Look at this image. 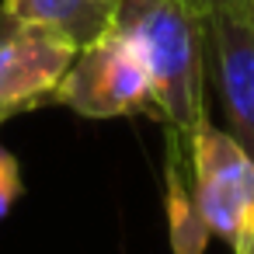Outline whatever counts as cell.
Returning a JSON list of instances; mask_svg holds the SVG:
<instances>
[{"instance_id":"cell-4","label":"cell","mask_w":254,"mask_h":254,"mask_svg":"<svg viewBox=\"0 0 254 254\" xmlns=\"http://www.w3.org/2000/svg\"><path fill=\"white\" fill-rule=\"evenodd\" d=\"M205 25V80L223 108L226 132L254 160V14L212 11Z\"/></svg>"},{"instance_id":"cell-3","label":"cell","mask_w":254,"mask_h":254,"mask_svg":"<svg viewBox=\"0 0 254 254\" xmlns=\"http://www.w3.org/2000/svg\"><path fill=\"white\" fill-rule=\"evenodd\" d=\"M188 143V181L191 198L209 226L233 254L254 247V160L226 132L205 122Z\"/></svg>"},{"instance_id":"cell-5","label":"cell","mask_w":254,"mask_h":254,"mask_svg":"<svg viewBox=\"0 0 254 254\" xmlns=\"http://www.w3.org/2000/svg\"><path fill=\"white\" fill-rule=\"evenodd\" d=\"M73 56L77 46L56 32L0 18V122L56 105L60 80Z\"/></svg>"},{"instance_id":"cell-2","label":"cell","mask_w":254,"mask_h":254,"mask_svg":"<svg viewBox=\"0 0 254 254\" xmlns=\"http://www.w3.org/2000/svg\"><path fill=\"white\" fill-rule=\"evenodd\" d=\"M56 105L84 119H129L143 115L160 122V105L153 94V80L136 42L112 28L101 39L77 49L70 70L60 80Z\"/></svg>"},{"instance_id":"cell-7","label":"cell","mask_w":254,"mask_h":254,"mask_svg":"<svg viewBox=\"0 0 254 254\" xmlns=\"http://www.w3.org/2000/svg\"><path fill=\"white\" fill-rule=\"evenodd\" d=\"M164 216H167V237L174 254H205L212 233L191 198L188 143L171 129H167V150H164Z\"/></svg>"},{"instance_id":"cell-6","label":"cell","mask_w":254,"mask_h":254,"mask_svg":"<svg viewBox=\"0 0 254 254\" xmlns=\"http://www.w3.org/2000/svg\"><path fill=\"white\" fill-rule=\"evenodd\" d=\"M122 0H0V18L56 32L70 46H87L115 28Z\"/></svg>"},{"instance_id":"cell-8","label":"cell","mask_w":254,"mask_h":254,"mask_svg":"<svg viewBox=\"0 0 254 254\" xmlns=\"http://www.w3.org/2000/svg\"><path fill=\"white\" fill-rule=\"evenodd\" d=\"M21 188L25 185H21V167H18L14 153L0 146V219L14 209V202L21 198Z\"/></svg>"},{"instance_id":"cell-9","label":"cell","mask_w":254,"mask_h":254,"mask_svg":"<svg viewBox=\"0 0 254 254\" xmlns=\"http://www.w3.org/2000/svg\"><path fill=\"white\" fill-rule=\"evenodd\" d=\"M198 14H212V11H251V0H181Z\"/></svg>"},{"instance_id":"cell-11","label":"cell","mask_w":254,"mask_h":254,"mask_svg":"<svg viewBox=\"0 0 254 254\" xmlns=\"http://www.w3.org/2000/svg\"><path fill=\"white\" fill-rule=\"evenodd\" d=\"M251 254H254V247H251Z\"/></svg>"},{"instance_id":"cell-1","label":"cell","mask_w":254,"mask_h":254,"mask_svg":"<svg viewBox=\"0 0 254 254\" xmlns=\"http://www.w3.org/2000/svg\"><path fill=\"white\" fill-rule=\"evenodd\" d=\"M115 28L126 32L153 80L160 122L191 139L205 115V25L181 0H122Z\"/></svg>"},{"instance_id":"cell-10","label":"cell","mask_w":254,"mask_h":254,"mask_svg":"<svg viewBox=\"0 0 254 254\" xmlns=\"http://www.w3.org/2000/svg\"><path fill=\"white\" fill-rule=\"evenodd\" d=\"M251 14H254V0H251Z\"/></svg>"}]
</instances>
